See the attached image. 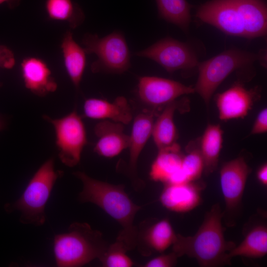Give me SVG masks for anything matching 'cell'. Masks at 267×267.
Wrapping results in <instances>:
<instances>
[{
    "label": "cell",
    "instance_id": "obj_1",
    "mask_svg": "<svg viewBox=\"0 0 267 267\" xmlns=\"http://www.w3.org/2000/svg\"><path fill=\"white\" fill-rule=\"evenodd\" d=\"M222 211L219 203L213 205L205 215L195 234L184 236L177 234L172 252L178 258L186 256L194 258L200 267H222L231 264L228 253L236 244L227 241L222 225Z\"/></svg>",
    "mask_w": 267,
    "mask_h": 267
},
{
    "label": "cell",
    "instance_id": "obj_2",
    "mask_svg": "<svg viewBox=\"0 0 267 267\" xmlns=\"http://www.w3.org/2000/svg\"><path fill=\"white\" fill-rule=\"evenodd\" d=\"M73 174L83 184L78 195L79 201L96 205L114 219L122 228L117 239L121 240L128 250L134 249L137 235L134 221L141 206L133 202L126 192L124 185L99 180L83 172Z\"/></svg>",
    "mask_w": 267,
    "mask_h": 267
},
{
    "label": "cell",
    "instance_id": "obj_3",
    "mask_svg": "<svg viewBox=\"0 0 267 267\" xmlns=\"http://www.w3.org/2000/svg\"><path fill=\"white\" fill-rule=\"evenodd\" d=\"M109 244L99 231L87 222H75L67 231L55 235L53 252L58 267H82L99 259Z\"/></svg>",
    "mask_w": 267,
    "mask_h": 267
},
{
    "label": "cell",
    "instance_id": "obj_4",
    "mask_svg": "<svg viewBox=\"0 0 267 267\" xmlns=\"http://www.w3.org/2000/svg\"><path fill=\"white\" fill-rule=\"evenodd\" d=\"M62 175V171L55 170L54 158L48 159L35 172L19 199L5 205V211H19L23 223L42 225L46 220V204L55 183Z\"/></svg>",
    "mask_w": 267,
    "mask_h": 267
},
{
    "label": "cell",
    "instance_id": "obj_5",
    "mask_svg": "<svg viewBox=\"0 0 267 267\" xmlns=\"http://www.w3.org/2000/svg\"><path fill=\"white\" fill-rule=\"evenodd\" d=\"M263 56L238 49H230L202 62L197 68L198 77L194 87L208 108L212 96L220 85L233 71L262 61Z\"/></svg>",
    "mask_w": 267,
    "mask_h": 267
},
{
    "label": "cell",
    "instance_id": "obj_6",
    "mask_svg": "<svg viewBox=\"0 0 267 267\" xmlns=\"http://www.w3.org/2000/svg\"><path fill=\"white\" fill-rule=\"evenodd\" d=\"M82 44L87 54H94L97 59L90 66L92 73L122 74L131 66V53L124 36L115 31L102 38L86 34Z\"/></svg>",
    "mask_w": 267,
    "mask_h": 267
},
{
    "label": "cell",
    "instance_id": "obj_7",
    "mask_svg": "<svg viewBox=\"0 0 267 267\" xmlns=\"http://www.w3.org/2000/svg\"><path fill=\"white\" fill-rule=\"evenodd\" d=\"M251 171L242 156L225 162L221 167L220 184L225 203L222 220L227 227L234 226L241 215L243 195Z\"/></svg>",
    "mask_w": 267,
    "mask_h": 267
},
{
    "label": "cell",
    "instance_id": "obj_8",
    "mask_svg": "<svg viewBox=\"0 0 267 267\" xmlns=\"http://www.w3.org/2000/svg\"><path fill=\"white\" fill-rule=\"evenodd\" d=\"M43 118L54 128L61 162L69 167L77 165L88 140L85 125L76 110L60 118L53 119L45 115Z\"/></svg>",
    "mask_w": 267,
    "mask_h": 267
},
{
    "label": "cell",
    "instance_id": "obj_9",
    "mask_svg": "<svg viewBox=\"0 0 267 267\" xmlns=\"http://www.w3.org/2000/svg\"><path fill=\"white\" fill-rule=\"evenodd\" d=\"M135 55L154 61L170 73L195 68L199 63L190 46L171 37L162 39Z\"/></svg>",
    "mask_w": 267,
    "mask_h": 267
},
{
    "label": "cell",
    "instance_id": "obj_10",
    "mask_svg": "<svg viewBox=\"0 0 267 267\" xmlns=\"http://www.w3.org/2000/svg\"><path fill=\"white\" fill-rule=\"evenodd\" d=\"M194 92V89L191 86L155 76L140 77L137 86L138 98L153 111L164 107L181 96Z\"/></svg>",
    "mask_w": 267,
    "mask_h": 267
},
{
    "label": "cell",
    "instance_id": "obj_11",
    "mask_svg": "<svg viewBox=\"0 0 267 267\" xmlns=\"http://www.w3.org/2000/svg\"><path fill=\"white\" fill-rule=\"evenodd\" d=\"M177 237L167 219H150L140 222L137 227L136 247L143 256L162 253L174 243Z\"/></svg>",
    "mask_w": 267,
    "mask_h": 267
},
{
    "label": "cell",
    "instance_id": "obj_12",
    "mask_svg": "<svg viewBox=\"0 0 267 267\" xmlns=\"http://www.w3.org/2000/svg\"><path fill=\"white\" fill-rule=\"evenodd\" d=\"M196 16L226 34L246 38V34L232 0H212L200 6Z\"/></svg>",
    "mask_w": 267,
    "mask_h": 267
},
{
    "label": "cell",
    "instance_id": "obj_13",
    "mask_svg": "<svg viewBox=\"0 0 267 267\" xmlns=\"http://www.w3.org/2000/svg\"><path fill=\"white\" fill-rule=\"evenodd\" d=\"M259 90L258 87L247 89L240 83H236L217 94L216 103L220 119L227 121L244 118L259 98Z\"/></svg>",
    "mask_w": 267,
    "mask_h": 267
},
{
    "label": "cell",
    "instance_id": "obj_14",
    "mask_svg": "<svg viewBox=\"0 0 267 267\" xmlns=\"http://www.w3.org/2000/svg\"><path fill=\"white\" fill-rule=\"evenodd\" d=\"M154 115V111L152 110L138 114L134 119L129 135V173L133 186L136 190H141L144 186L143 182L137 176V163L141 151L152 135Z\"/></svg>",
    "mask_w": 267,
    "mask_h": 267
},
{
    "label": "cell",
    "instance_id": "obj_15",
    "mask_svg": "<svg viewBox=\"0 0 267 267\" xmlns=\"http://www.w3.org/2000/svg\"><path fill=\"white\" fill-rule=\"evenodd\" d=\"M205 186V183L199 179L165 184L159 200L162 205L170 211L187 212L199 205L201 202V192Z\"/></svg>",
    "mask_w": 267,
    "mask_h": 267
},
{
    "label": "cell",
    "instance_id": "obj_16",
    "mask_svg": "<svg viewBox=\"0 0 267 267\" xmlns=\"http://www.w3.org/2000/svg\"><path fill=\"white\" fill-rule=\"evenodd\" d=\"M20 68L25 87L33 94L44 97L57 89V84L51 71L42 58L34 56L25 57L21 61Z\"/></svg>",
    "mask_w": 267,
    "mask_h": 267
},
{
    "label": "cell",
    "instance_id": "obj_17",
    "mask_svg": "<svg viewBox=\"0 0 267 267\" xmlns=\"http://www.w3.org/2000/svg\"><path fill=\"white\" fill-rule=\"evenodd\" d=\"M183 155L179 145L174 144L158 150L149 172L151 179L165 184L188 182L181 171Z\"/></svg>",
    "mask_w": 267,
    "mask_h": 267
},
{
    "label": "cell",
    "instance_id": "obj_18",
    "mask_svg": "<svg viewBox=\"0 0 267 267\" xmlns=\"http://www.w3.org/2000/svg\"><path fill=\"white\" fill-rule=\"evenodd\" d=\"M265 217V215L262 219L254 216L245 226L243 241L228 253L230 260L236 256L258 259L267 255V225Z\"/></svg>",
    "mask_w": 267,
    "mask_h": 267
},
{
    "label": "cell",
    "instance_id": "obj_19",
    "mask_svg": "<svg viewBox=\"0 0 267 267\" xmlns=\"http://www.w3.org/2000/svg\"><path fill=\"white\" fill-rule=\"evenodd\" d=\"M123 124L110 120H102L94 128L97 137L94 151L105 158H113L128 148L129 135L124 133Z\"/></svg>",
    "mask_w": 267,
    "mask_h": 267
},
{
    "label": "cell",
    "instance_id": "obj_20",
    "mask_svg": "<svg viewBox=\"0 0 267 267\" xmlns=\"http://www.w3.org/2000/svg\"><path fill=\"white\" fill-rule=\"evenodd\" d=\"M83 111L85 116L91 119L110 120L123 125L129 124L133 119L131 108L124 96H118L112 102L88 98L84 102Z\"/></svg>",
    "mask_w": 267,
    "mask_h": 267
},
{
    "label": "cell",
    "instance_id": "obj_21",
    "mask_svg": "<svg viewBox=\"0 0 267 267\" xmlns=\"http://www.w3.org/2000/svg\"><path fill=\"white\" fill-rule=\"evenodd\" d=\"M243 25L246 38L267 34V7L262 0H232Z\"/></svg>",
    "mask_w": 267,
    "mask_h": 267
},
{
    "label": "cell",
    "instance_id": "obj_22",
    "mask_svg": "<svg viewBox=\"0 0 267 267\" xmlns=\"http://www.w3.org/2000/svg\"><path fill=\"white\" fill-rule=\"evenodd\" d=\"M63 64L66 73L76 89H79L87 65V53L84 47L67 31L64 34L60 44Z\"/></svg>",
    "mask_w": 267,
    "mask_h": 267
},
{
    "label": "cell",
    "instance_id": "obj_23",
    "mask_svg": "<svg viewBox=\"0 0 267 267\" xmlns=\"http://www.w3.org/2000/svg\"><path fill=\"white\" fill-rule=\"evenodd\" d=\"M186 100H175L167 104L154 121L152 136L158 150L169 147L177 142V130L174 122L176 110H183Z\"/></svg>",
    "mask_w": 267,
    "mask_h": 267
},
{
    "label": "cell",
    "instance_id": "obj_24",
    "mask_svg": "<svg viewBox=\"0 0 267 267\" xmlns=\"http://www.w3.org/2000/svg\"><path fill=\"white\" fill-rule=\"evenodd\" d=\"M223 131L219 124H209L202 135L199 138V148L202 156L205 175L214 172L218 167L222 147Z\"/></svg>",
    "mask_w": 267,
    "mask_h": 267
},
{
    "label": "cell",
    "instance_id": "obj_25",
    "mask_svg": "<svg viewBox=\"0 0 267 267\" xmlns=\"http://www.w3.org/2000/svg\"><path fill=\"white\" fill-rule=\"evenodd\" d=\"M44 9L51 21L67 23L72 29L81 25L85 20V13L73 0H45Z\"/></svg>",
    "mask_w": 267,
    "mask_h": 267
},
{
    "label": "cell",
    "instance_id": "obj_26",
    "mask_svg": "<svg viewBox=\"0 0 267 267\" xmlns=\"http://www.w3.org/2000/svg\"><path fill=\"white\" fill-rule=\"evenodd\" d=\"M159 16L185 32L191 22L190 5L186 0H155Z\"/></svg>",
    "mask_w": 267,
    "mask_h": 267
},
{
    "label": "cell",
    "instance_id": "obj_27",
    "mask_svg": "<svg viewBox=\"0 0 267 267\" xmlns=\"http://www.w3.org/2000/svg\"><path fill=\"white\" fill-rule=\"evenodd\" d=\"M183 155L181 171L187 181L199 180L204 172V161L201 155L199 138L191 141L186 147Z\"/></svg>",
    "mask_w": 267,
    "mask_h": 267
},
{
    "label": "cell",
    "instance_id": "obj_28",
    "mask_svg": "<svg viewBox=\"0 0 267 267\" xmlns=\"http://www.w3.org/2000/svg\"><path fill=\"white\" fill-rule=\"evenodd\" d=\"M128 251L124 243L116 238L114 243L109 244L99 260L105 267H131L134 263L127 255Z\"/></svg>",
    "mask_w": 267,
    "mask_h": 267
},
{
    "label": "cell",
    "instance_id": "obj_29",
    "mask_svg": "<svg viewBox=\"0 0 267 267\" xmlns=\"http://www.w3.org/2000/svg\"><path fill=\"white\" fill-rule=\"evenodd\" d=\"M178 257L175 253L163 254L148 261L144 264V267H172L176 265Z\"/></svg>",
    "mask_w": 267,
    "mask_h": 267
},
{
    "label": "cell",
    "instance_id": "obj_30",
    "mask_svg": "<svg viewBox=\"0 0 267 267\" xmlns=\"http://www.w3.org/2000/svg\"><path fill=\"white\" fill-rule=\"evenodd\" d=\"M267 132V109L264 108L258 113L253 125L250 135L266 133Z\"/></svg>",
    "mask_w": 267,
    "mask_h": 267
},
{
    "label": "cell",
    "instance_id": "obj_31",
    "mask_svg": "<svg viewBox=\"0 0 267 267\" xmlns=\"http://www.w3.org/2000/svg\"><path fill=\"white\" fill-rule=\"evenodd\" d=\"M15 64V58L13 52L7 46L0 45V67L10 69Z\"/></svg>",
    "mask_w": 267,
    "mask_h": 267
},
{
    "label": "cell",
    "instance_id": "obj_32",
    "mask_svg": "<svg viewBox=\"0 0 267 267\" xmlns=\"http://www.w3.org/2000/svg\"><path fill=\"white\" fill-rule=\"evenodd\" d=\"M257 178L260 183L265 186H267V164L264 163L261 165L257 172Z\"/></svg>",
    "mask_w": 267,
    "mask_h": 267
},
{
    "label": "cell",
    "instance_id": "obj_33",
    "mask_svg": "<svg viewBox=\"0 0 267 267\" xmlns=\"http://www.w3.org/2000/svg\"><path fill=\"white\" fill-rule=\"evenodd\" d=\"M21 0H0V5L5 4L10 9L17 7L20 4Z\"/></svg>",
    "mask_w": 267,
    "mask_h": 267
},
{
    "label": "cell",
    "instance_id": "obj_34",
    "mask_svg": "<svg viewBox=\"0 0 267 267\" xmlns=\"http://www.w3.org/2000/svg\"><path fill=\"white\" fill-rule=\"evenodd\" d=\"M4 127V124L1 119L0 118V131L2 130Z\"/></svg>",
    "mask_w": 267,
    "mask_h": 267
},
{
    "label": "cell",
    "instance_id": "obj_35",
    "mask_svg": "<svg viewBox=\"0 0 267 267\" xmlns=\"http://www.w3.org/2000/svg\"><path fill=\"white\" fill-rule=\"evenodd\" d=\"M1 85V84L0 83V86Z\"/></svg>",
    "mask_w": 267,
    "mask_h": 267
}]
</instances>
